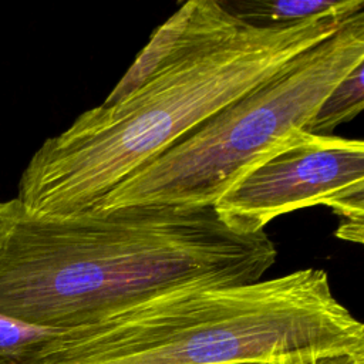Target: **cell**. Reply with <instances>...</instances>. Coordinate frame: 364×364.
Masks as SVG:
<instances>
[{
  "mask_svg": "<svg viewBox=\"0 0 364 364\" xmlns=\"http://www.w3.org/2000/svg\"><path fill=\"white\" fill-rule=\"evenodd\" d=\"M226 7L239 18L259 26H283L320 16H348L364 9L361 0H257Z\"/></svg>",
  "mask_w": 364,
  "mask_h": 364,
  "instance_id": "obj_6",
  "label": "cell"
},
{
  "mask_svg": "<svg viewBox=\"0 0 364 364\" xmlns=\"http://www.w3.org/2000/svg\"><path fill=\"white\" fill-rule=\"evenodd\" d=\"M235 364H267V363H259V361H245V363H235Z\"/></svg>",
  "mask_w": 364,
  "mask_h": 364,
  "instance_id": "obj_9",
  "label": "cell"
},
{
  "mask_svg": "<svg viewBox=\"0 0 364 364\" xmlns=\"http://www.w3.org/2000/svg\"><path fill=\"white\" fill-rule=\"evenodd\" d=\"M364 61L348 71L324 97L304 131L313 135H333L343 122L353 119L364 108Z\"/></svg>",
  "mask_w": 364,
  "mask_h": 364,
  "instance_id": "obj_7",
  "label": "cell"
},
{
  "mask_svg": "<svg viewBox=\"0 0 364 364\" xmlns=\"http://www.w3.org/2000/svg\"><path fill=\"white\" fill-rule=\"evenodd\" d=\"M277 250L213 208L131 206L65 218L0 202V316L71 330L192 286L262 280Z\"/></svg>",
  "mask_w": 364,
  "mask_h": 364,
  "instance_id": "obj_2",
  "label": "cell"
},
{
  "mask_svg": "<svg viewBox=\"0 0 364 364\" xmlns=\"http://www.w3.org/2000/svg\"><path fill=\"white\" fill-rule=\"evenodd\" d=\"M361 61L363 10L132 172L90 212L210 208L291 129H304L324 97Z\"/></svg>",
  "mask_w": 364,
  "mask_h": 364,
  "instance_id": "obj_4",
  "label": "cell"
},
{
  "mask_svg": "<svg viewBox=\"0 0 364 364\" xmlns=\"http://www.w3.org/2000/svg\"><path fill=\"white\" fill-rule=\"evenodd\" d=\"M348 16L259 26L223 1L183 3L102 104L41 144L20 176L16 199L43 218L92 210L127 176L331 36Z\"/></svg>",
  "mask_w": 364,
  "mask_h": 364,
  "instance_id": "obj_1",
  "label": "cell"
},
{
  "mask_svg": "<svg viewBox=\"0 0 364 364\" xmlns=\"http://www.w3.org/2000/svg\"><path fill=\"white\" fill-rule=\"evenodd\" d=\"M357 200H364L363 141L296 128L212 208L230 230L253 235L297 209L326 205L337 213Z\"/></svg>",
  "mask_w": 364,
  "mask_h": 364,
  "instance_id": "obj_5",
  "label": "cell"
},
{
  "mask_svg": "<svg viewBox=\"0 0 364 364\" xmlns=\"http://www.w3.org/2000/svg\"><path fill=\"white\" fill-rule=\"evenodd\" d=\"M364 351V324L326 270L181 287L90 326L54 331L44 364H283Z\"/></svg>",
  "mask_w": 364,
  "mask_h": 364,
  "instance_id": "obj_3",
  "label": "cell"
},
{
  "mask_svg": "<svg viewBox=\"0 0 364 364\" xmlns=\"http://www.w3.org/2000/svg\"><path fill=\"white\" fill-rule=\"evenodd\" d=\"M283 364H364V351L326 354L297 361H289Z\"/></svg>",
  "mask_w": 364,
  "mask_h": 364,
  "instance_id": "obj_8",
  "label": "cell"
}]
</instances>
